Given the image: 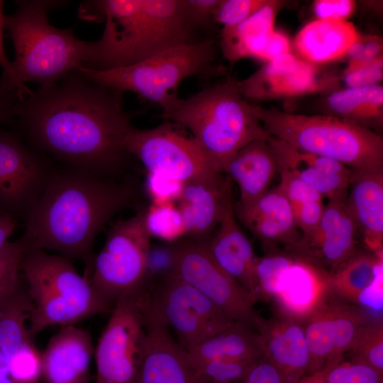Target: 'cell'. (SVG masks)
<instances>
[{
	"label": "cell",
	"instance_id": "1",
	"mask_svg": "<svg viewBox=\"0 0 383 383\" xmlns=\"http://www.w3.org/2000/svg\"><path fill=\"white\" fill-rule=\"evenodd\" d=\"M122 94L77 69L18 99L16 122L28 145L60 164L122 176L132 158L125 142L133 128Z\"/></svg>",
	"mask_w": 383,
	"mask_h": 383
},
{
	"label": "cell",
	"instance_id": "2",
	"mask_svg": "<svg viewBox=\"0 0 383 383\" xmlns=\"http://www.w3.org/2000/svg\"><path fill=\"white\" fill-rule=\"evenodd\" d=\"M137 193L135 181L123 175L54 165L19 239L25 251H55L69 260H82L89 270L98 234L116 213L134 204Z\"/></svg>",
	"mask_w": 383,
	"mask_h": 383
},
{
	"label": "cell",
	"instance_id": "3",
	"mask_svg": "<svg viewBox=\"0 0 383 383\" xmlns=\"http://www.w3.org/2000/svg\"><path fill=\"white\" fill-rule=\"evenodd\" d=\"M82 18L105 21L87 67L108 70L141 62L167 48L197 41L184 0H98L83 2Z\"/></svg>",
	"mask_w": 383,
	"mask_h": 383
},
{
	"label": "cell",
	"instance_id": "4",
	"mask_svg": "<svg viewBox=\"0 0 383 383\" xmlns=\"http://www.w3.org/2000/svg\"><path fill=\"white\" fill-rule=\"evenodd\" d=\"M162 118L188 131L221 173L243 147L271 137L233 79L187 99L179 98L170 109L162 111Z\"/></svg>",
	"mask_w": 383,
	"mask_h": 383
},
{
	"label": "cell",
	"instance_id": "5",
	"mask_svg": "<svg viewBox=\"0 0 383 383\" xmlns=\"http://www.w3.org/2000/svg\"><path fill=\"white\" fill-rule=\"evenodd\" d=\"M65 2L18 1L14 13L5 16L4 28L14 48L13 69L18 82L48 86L79 67H89L94 42L76 38L71 28L59 29L49 23L47 13Z\"/></svg>",
	"mask_w": 383,
	"mask_h": 383
},
{
	"label": "cell",
	"instance_id": "6",
	"mask_svg": "<svg viewBox=\"0 0 383 383\" xmlns=\"http://www.w3.org/2000/svg\"><path fill=\"white\" fill-rule=\"evenodd\" d=\"M269 135L355 172L383 170V140L374 131L329 114L304 115L253 106Z\"/></svg>",
	"mask_w": 383,
	"mask_h": 383
},
{
	"label": "cell",
	"instance_id": "7",
	"mask_svg": "<svg viewBox=\"0 0 383 383\" xmlns=\"http://www.w3.org/2000/svg\"><path fill=\"white\" fill-rule=\"evenodd\" d=\"M21 271L30 303L28 327L33 336L48 326L74 325L113 307L87 277L77 272L70 260L62 255L26 250Z\"/></svg>",
	"mask_w": 383,
	"mask_h": 383
},
{
	"label": "cell",
	"instance_id": "8",
	"mask_svg": "<svg viewBox=\"0 0 383 383\" xmlns=\"http://www.w3.org/2000/svg\"><path fill=\"white\" fill-rule=\"evenodd\" d=\"M217 49L211 38L176 45L134 65L108 70L78 69L90 80L110 89L132 91L158 104L162 111L179 100L180 84L192 77L216 72Z\"/></svg>",
	"mask_w": 383,
	"mask_h": 383
},
{
	"label": "cell",
	"instance_id": "9",
	"mask_svg": "<svg viewBox=\"0 0 383 383\" xmlns=\"http://www.w3.org/2000/svg\"><path fill=\"white\" fill-rule=\"evenodd\" d=\"M145 209L114 222L104 247L93 258L89 280L95 291L112 306L119 298L148 285L151 238L144 221Z\"/></svg>",
	"mask_w": 383,
	"mask_h": 383
},
{
	"label": "cell",
	"instance_id": "10",
	"mask_svg": "<svg viewBox=\"0 0 383 383\" xmlns=\"http://www.w3.org/2000/svg\"><path fill=\"white\" fill-rule=\"evenodd\" d=\"M125 147L148 173L183 182L224 179L192 136L180 132L179 126L170 121L149 129L133 127Z\"/></svg>",
	"mask_w": 383,
	"mask_h": 383
},
{
	"label": "cell",
	"instance_id": "11",
	"mask_svg": "<svg viewBox=\"0 0 383 383\" xmlns=\"http://www.w3.org/2000/svg\"><path fill=\"white\" fill-rule=\"evenodd\" d=\"M143 289L117 299L94 356L95 383H135L145 338Z\"/></svg>",
	"mask_w": 383,
	"mask_h": 383
},
{
	"label": "cell",
	"instance_id": "12",
	"mask_svg": "<svg viewBox=\"0 0 383 383\" xmlns=\"http://www.w3.org/2000/svg\"><path fill=\"white\" fill-rule=\"evenodd\" d=\"M150 300L178 343L188 351L225 329L235 320L192 286L172 272L147 286Z\"/></svg>",
	"mask_w": 383,
	"mask_h": 383
},
{
	"label": "cell",
	"instance_id": "13",
	"mask_svg": "<svg viewBox=\"0 0 383 383\" xmlns=\"http://www.w3.org/2000/svg\"><path fill=\"white\" fill-rule=\"evenodd\" d=\"M171 272L194 287L233 320L255 331L262 318L255 301L213 259L204 242L178 240L170 248Z\"/></svg>",
	"mask_w": 383,
	"mask_h": 383
},
{
	"label": "cell",
	"instance_id": "14",
	"mask_svg": "<svg viewBox=\"0 0 383 383\" xmlns=\"http://www.w3.org/2000/svg\"><path fill=\"white\" fill-rule=\"evenodd\" d=\"M53 167L44 153L0 127V209L16 221H24L44 190Z\"/></svg>",
	"mask_w": 383,
	"mask_h": 383
},
{
	"label": "cell",
	"instance_id": "15",
	"mask_svg": "<svg viewBox=\"0 0 383 383\" xmlns=\"http://www.w3.org/2000/svg\"><path fill=\"white\" fill-rule=\"evenodd\" d=\"M372 319L357 305L331 299L303 323L309 352L307 374L326 372L340 362Z\"/></svg>",
	"mask_w": 383,
	"mask_h": 383
},
{
	"label": "cell",
	"instance_id": "16",
	"mask_svg": "<svg viewBox=\"0 0 383 383\" xmlns=\"http://www.w3.org/2000/svg\"><path fill=\"white\" fill-rule=\"evenodd\" d=\"M143 296L145 338L135 383H201L147 289Z\"/></svg>",
	"mask_w": 383,
	"mask_h": 383
},
{
	"label": "cell",
	"instance_id": "17",
	"mask_svg": "<svg viewBox=\"0 0 383 383\" xmlns=\"http://www.w3.org/2000/svg\"><path fill=\"white\" fill-rule=\"evenodd\" d=\"M346 196L328 200L317 228L285 250L329 272L347 261L357 251L358 231Z\"/></svg>",
	"mask_w": 383,
	"mask_h": 383
},
{
	"label": "cell",
	"instance_id": "18",
	"mask_svg": "<svg viewBox=\"0 0 383 383\" xmlns=\"http://www.w3.org/2000/svg\"><path fill=\"white\" fill-rule=\"evenodd\" d=\"M332 294L329 272L289 252L273 297L279 314L303 324L331 299Z\"/></svg>",
	"mask_w": 383,
	"mask_h": 383
},
{
	"label": "cell",
	"instance_id": "19",
	"mask_svg": "<svg viewBox=\"0 0 383 383\" xmlns=\"http://www.w3.org/2000/svg\"><path fill=\"white\" fill-rule=\"evenodd\" d=\"M321 82L312 64L289 52L237 81V87L245 99L268 100L312 93L321 87Z\"/></svg>",
	"mask_w": 383,
	"mask_h": 383
},
{
	"label": "cell",
	"instance_id": "20",
	"mask_svg": "<svg viewBox=\"0 0 383 383\" xmlns=\"http://www.w3.org/2000/svg\"><path fill=\"white\" fill-rule=\"evenodd\" d=\"M216 262L257 301L255 271L257 257L236 219L231 190L225 199L218 226L204 242Z\"/></svg>",
	"mask_w": 383,
	"mask_h": 383
},
{
	"label": "cell",
	"instance_id": "21",
	"mask_svg": "<svg viewBox=\"0 0 383 383\" xmlns=\"http://www.w3.org/2000/svg\"><path fill=\"white\" fill-rule=\"evenodd\" d=\"M277 170L289 172L328 200L347 196L355 171L334 160L304 152L273 137L269 139Z\"/></svg>",
	"mask_w": 383,
	"mask_h": 383
},
{
	"label": "cell",
	"instance_id": "22",
	"mask_svg": "<svg viewBox=\"0 0 383 383\" xmlns=\"http://www.w3.org/2000/svg\"><path fill=\"white\" fill-rule=\"evenodd\" d=\"M265 357L279 372L283 383H296L307 374L309 352L302 323L278 313L262 317L256 329Z\"/></svg>",
	"mask_w": 383,
	"mask_h": 383
},
{
	"label": "cell",
	"instance_id": "23",
	"mask_svg": "<svg viewBox=\"0 0 383 383\" xmlns=\"http://www.w3.org/2000/svg\"><path fill=\"white\" fill-rule=\"evenodd\" d=\"M94 348L90 334L74 325L62 326L41 352L44 383H88Z\"/></svg>",
	"mask_w": 383,
	"mask_h": 383
},
{
	"label": "cell",
	"instance_id": "24",
	"mask_svg": "<svg viewBox=\"0 0 383 383\" xmlns=\"http://www.w3.org/2000/svg\"><path fill=\"white\" fill-rule=\"evenodd\" d=\"M236 218L266 248L283 244L285 248L301 238L293 207L278 186L244 206L234 209Z\"/></svg>",
	"mask_w": 383,
	"mask_h": 383
},
{
	"label": "cell",
	"instance_id": "25",
	"mask_svg": "<svg viewBox=\"0 0 383 383\" xmlns=\"http://www.w3.org/2000/svg\"><path fill=\"white\" fill-rule=\"evenodd\" d=\"M346 203L368 250L382 252L383 170L355 171Z\"/></svg>",
	"mask_w": 383,
	"mask_h": 383
},
{
	"label": "cell",
	"instance_id": "26",
	"mask_svg": "<svg viewBox=\"0 0 383 383\" xmlns=\"http://www.w3.org/2000/svg\"><path fill=\"white\" fill-rule=\"evenodd\" d=\"M231 190L229 180L184 183L177 207L182 216L187 236L206 242L216 229L225 199Z\"/></svg>",
	"mask_w": 383,
	"mask_h": 383
},
{
	"label": "cell",
	"instance_id": "27",
	"mask_svg": "<svg viewBox=\"0 0 383 383\" xmlns=\"http://www.w3.org/2000/svg\"><path fill=\"white\" fill-rule=\"evenodd\" d=\"M277 172L273 150L265 139L253 140L237 151L223 171L239 188L238 206L248 205L265 194Z\"/></svg>",
	"mask_w": 383,
	"mask_h": 383
},
{
	"label": "cell",
	"instance_id": "28",
	"mask_svg": "<svg viewBox=\"0 0 383 383\" xmlns=\"http://www.w3.org/2000/svg\"><path fill=\"white\" fill-rule=\"evenodd\" d=\"M360 36L348 21L316 19L300 30L294 46L304 61L312 65L326 63L346 55Z\"/></svg>",
	"mask_w": 383,
	"mask_h": 383
},
{
	"label": "cell",
	"instance_id": "29",
	"mask_svg": "<svg viewBox=\"0 0 383 383\" xmlns=\"http://www.w3.org/2000/svg\"><path fill=\"white\" fill-rule=\"evenodd\" d=\"M280 4L278 1L267 0L263 6L239 26L221 32L220 48L231 63L248 57L260 60L274 31V21Z\"/></svg>",
	"mask_w": 383,
	"mask_h": 383
},
{
	"label": "cell",
	"instance_id": "30",
	"mask_svg": "<svg viewBox=\"0 0 383 383\" xmlns=\"http://www.w3.org/2000/svg\"><path fill=\"white\" fill-rule=\"evenodd\" d=\"M186 353L192 361L245 360L263 357L257 332L237 321Z\"/></svg>",
	"mask_w": 383,
	"mask_h": 383
},
{
	"label": "cell",
	"instance_id": "31",
	"mask_svg": "<svg viewBox=\"0 0 383 383\" xmlns=\"http://www.w3.org/2000/svg\"><path fill=\"white\" fill-rule=\"evenodd\" d=\"M325 104L328 110L327 114L368 128L382 123L383 87L381 84L335 90L326 97Z\"/></svg>",
	"mask_w": 383,
	"mask_h": 383
},
{
	"label": "cell",
	"instance_id": "32",
	"mask_svg": "<svg viewBox=\"0 0 383 383\" xmlns=\"http://www.w3.org/2000/svg\"><path fill=\"white\" fill-rule=\"evenodd\" d=\"M382 270V252L356 251L343 265L330 272L333 294L355 303Z\"/></svg>",
	"mask_w": 383,
	"mask_h": 383
},
{
	"label": "cell",
	"instance_id": "33",
	"mask_svg": "<svg viewBox=\"0 0 383 383\" xmlns=\"http://www.w3.org/2000/svg\"><path fill=\"white\" fill-rule=\"evenodd\" d=\"M41 352L33 338L0 350V383H42Z\"/></svg>",
	"mask_w": 383,
	"mask_h": 383
},
{
	"label": "cell",
	"instance_id": "34",
	"mask_svg": "<svg viewBox=\"0 0 383 383\" xmlns=\"http://www.w3.org/2000/svg\"><path fill=\"white\" fill-rule=\"evenodd\" d=\"M144 221L151 238L175 243L187 235L182 216L174 203L151 204L145 209Z\"/></svg>",
	"mask_w": 383,
	"mask_h": 383
},
{
	"label": "cell",
	"instance_id": "35",
	"mask_svg": "<svg viewBox=\"0 0 383 383\" xmlns=\"http://www.w3.org/2000/svg\"><path fill=\"white\" fill-rule=\"evenodd\" d=\"M350 351L351 360L369 366L383 375L382 319L370 320Z\"/></svg>",
	"mask_w": 383,
	"mask_h": 383
},
{
	"label": "cell",
	"instance_id": "36",
	"mask_svg": "<svg viewBox=\"0 0 383 383\" xmlns=\"http://www.w3.org/2000/svg\"><path fill=\"white\" fill-rule=\"evenodd\" d=\"M260 359L192 361L188 358V360L201 383H235L243 378Z\"/></svg>",
	"mask_w": 383,
	"mask_h": 383
},
{
	"label": "cell",
	"instance_id": "37",
	"mask_svg": "<svg viewBox=\"0 0 383 383\" xmlns=\"http://www.w3.org/2000/svg\"><path fill=\"white\" fill-rule=\"evenodd\" d=\"M25 248L21 240L0 250V306L20 290L21 264Z\"/></svg>",
	"mask_w": 383,
	"mask_h": 383
},
{
	"label": "cell",
	"instance_id": "38",
	"mask_svg": "<svg viewBox=\"0 0 383 383\" xmlns=\"http://www.w3.org/2000/svg\"><path fill=\"white\" fill-rule=\"evenodd\" d=\"M267 0H220L213 22L222 26L221 31L232 30L263 6Z\"/></svg>",
	"mask_w": 383,
	"mask_h": 383
},
{
	"label": "cell",
	"instance_id": "39",
	"mask_svg": "<svg viewBox=\"0 0 383 383\" xmlns=\"http://www.w3.org/2000/svg\"><path fill=\"white\" fill-rule=\"evenodd\" d=\"M326 383H380L382 375L364 364L341 361L326 372Z\"/></svg>",
	"mask_w": 383,
	"mask_h": 383
},
{
	"label": "cell",
	"instance_id": "40",
	"mask_svg": "<svg viewBox=\"0 0 383 383\" xmlns=\"http://www.w3.org/2000/svg\"><path fill=\"white\" fill-rule=\"evenodd\" d=\"M343 77L346 87L350 88L380 84L383 79L382 55L365 63H348Z\"/></svg>",
	"mask_w": 383,
	"mask_h": 383
},
{
	"label": "cell",
	"instance_id": "41",
	"mask_svg": "<svg viewBox=\"0 0 383 383\" xmlns=\"http://www.w3.org/2000/svg\"><path fill=\"white\" fill-rule=\"evenodd\" d=\"M146 173L145 187L151 204L178 201L185 182L152 173Z\"/></svg>",
	"mask_w": 383,
	"mask_h": 383
},
{
	"label": "cell",
	"instance_id": "42",
	"mask_svg": "<svg viewBox=\"0 0 383 383\" xmlns=\"http://www.w3.org/2000/svg\"><path fill=\"white\" fill-rule=\"evenodd\" d=\"M280 182L277 185L291 203L294 210L299 206L316 201L323 197L313 187L289 172L279 170Z\"/></svg>",
	"mask_w": 383,
	"mask_h": 383
},
{
	"label": "cell",
	"instance_id": "43",
	"mask_svg": "<svg viewBox=\"0 0 383 383\" xmlns=\"http://www.w3.org/2000/svg\"><path fill=\"white\" fill-rule=\"evenodd\" d=\"M188 18L196 30L207 28L213 22V16L220 0H184Z\"/></svg>",
	"mask_w": 383,
	"mask_h": 383
},
{
	"label": "cell",
	"instance_id": "44",
	"mask_svg": "<svg viewBox=\"0 0 383 383\" xmlns=\"http://www.w3.org/2000/svg\"><path fill=\"white\" fill-rule=\"evenodd\" d=\"M325 209L323 201H311L299 206L294 210L301 236L311 233L318 226Z\"/></svg>",
	"mask_w": 383,
	"mask_h": 383
},
{
	"label": "cell",
	"instance_id": "45",
	"mask_svg": "<svg viewBox=\"0 0 383 383\" xmlns=\"http://www.w3.org/2000/svg\"><path fill=\"white\" fill-rule=\"evenodd\" d=\"M355 6L351 0H318L313 4V11L317 19L348 21Z\"/></svg>",
	"mask_w": 383,
	"mask_h": 383
},
{
	"label": "cell",
	"instance_id": "46",
	"mask_svg": "<svg viewBox=\"0 0 383 383\" xmlns=\"http://www.w3.org/2000/svg\"><path fill=\"white\" fill-rule=\"evenodd\" d=\"M382 40L377 36H360L349 49L348 63L360 64L370 62L382 55Z\"/></svg>",
	"mask_w": 383,
	"mask_h": 383
},
{
	"label": "cell",
	"instance_id": "47",
	"mask_svg": "<svg viewBox=\"0 0 383 383\" xmlns=\"http://www.w3.org/2000/svg\"><path fill=\"white\" fill-rule=\"evenodd\" d=\"M4 1L0 0V66L3 70L1 79L8 83L16 92L19 100L30 95L33 91L26 86L21 84L15 75L12 62L6 57L4 46L3 30L5 15L3 12Z\"/></svg>",
	"mask_w": 383,
	"mask_h": 383
},
{
	"label": "cell",
	"instance_id": "48",
	"mask_svg": "<svg viewBox=\"0 0 383 383\" xmlns=\"http://www.w3.org/2000/svg\"><path fill=\"white\" fill-rule=\"evenodd\" d=\"M235 383H283V381L275 367L262 357L243 378Z\"/></svg>",
	"mask_w": 383,
	"mask_h": 383
},
{
	"label": "cell",
	"instance_id": "49",
	"mask_svg": "<svg viewBox=\"0 0 383 383\" xmlns=\"http://www.w3.org/2000/svg\"><path fill=\"white\" fill-rule=\"evenodd\" d=\"M18 100L16 91L0 79V127L16 122V106Z\"/></svg>",
	"mask_w": 383,
	"mask_h": 383
},
{
	"label": "cell",
	"instance_id": "50",
	"mask_svg": "<svg viewBox=\"0 0 383 383\" xmlns=\"http://www.w3.org/2000/svg\"><path fill=\"white\" fill-rule=\"evenodd\" d=\"M289 52H290L289 38L282 32L274 30L266 45L260 60L268 62Z\"/></svg>",
	"mask_w": 383,
	"mask_h": 383
},
{
	"label": "cell",
	"instance_id": "51",
	"mask_svg": "<svg viewBox=\"0 0 383 383\" xmlns=\"http://www.w3.org/2000/svg\"><path fill=\"white\" fill-rule=\"evenodd\" d=\"M17 221L11 215L0 212V250L9 241L16 228Z\"/></svg>",
	"mask_w": 383,
	"mask_h": 383
},
{
	"label": "cell",
	"instance_id": "52",
	"mask_svg": "<svg viewBox=\"0 0 383 383\" xmlns=\"http://www.w3.org/2000/svg\"><path fill=\"white\" fill-rule=\"evenodd\" d=\"M296 383H326V372L320 370L305 374Z\"/></svg>",
	"mask_w": 383,
	"mask_h": 383
},
{
	"label": "cell",
	"instance_id": "53",
	"mask_svg": "<svg viewBox=\"0 0 383 383\" xmlns=\"http://www.w3.org/2000/svg\"><path fill=\"white\" fill-rule=\"evenodd\" d=\"M0 212H3L1 209H0Z\"/></svg>",
	"mask_w": 383,
	"mask_h": 383
},
{
	"label": "cell",
	"instance_id": "54",
	"mask_svg": "<svg viewBox=\"0 0 383 383\" xmlns=\"http://www.w3.org/2000/svg\"><path fill=\"white\" fill-rule=\"evenodd\" d=\"M380 383H383V381H382Z\"/></svg>",
	"mask_w": 383,
	"mask_h": 383
}]
</instances>
